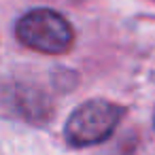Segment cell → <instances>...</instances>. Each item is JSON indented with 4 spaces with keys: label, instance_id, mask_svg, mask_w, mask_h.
<instances>
[{
    "label": "cell",
    "instance_id": "cell-1",
    "mask_svg": "<svg viewBox=\"0 0 155 155\" xmlns=\"http://www.w3.org/2000/svg\"><path fill=\"white\" fill-rule=\"evenodd\" d=\"M123 117V108L108 100H87L66 121V140L72 147H91L106 140Z\"/></svg>",
    "mask_w": 155,
    "mask_h": 155
},
{
    "label": "cell",
    "instance_id": "cell-2",
    "mask_svg": "<svg viewBox=\"0 0 155 155\" xmlns=\"http://www.w3.org/2000/svg\"><path fill=\"white\" fill-rule=\"evenodd\" d=\"M15 34L26 47L41 53H64L74 38L72 26L51 9H34L26 13L17 21Z\"/></svg>",
    "mask_w": 155,
    "mask_h": 155
}]
</instances>
